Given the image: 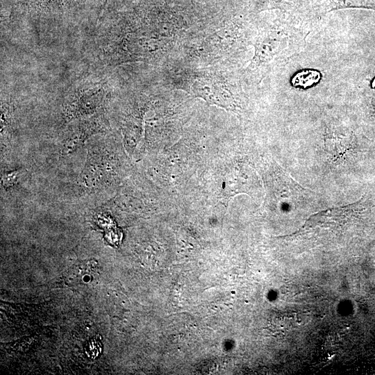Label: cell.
Masks as SVG:
<instances>
[{"label":"cell","instance_id":"6da1fadb","mask_svg":"<svg viewBox=\"0 0 375 375\" xmlns=\"http://www.w3.org/2000/svg\"><path fill=\"white\" fill-rule=\"evenodd\" d=\"M92 7L100 17L97 0H19L9 6L10 17L31 22L60 19Z\"/></svg>","mask_w":375,"mask_h":375},{"label":"cell","instance_id":"7a4b0ae2","mask_svg":"<svg viewBox=\"0 0 375 375\" xmlns=\"http://www.w3.org/2000/svg\"><path fill=\"white\" fill-rule=\"evenodd\" d=\"M105 88L101 83H86L74 88L66 100L65 117L73 119L95 112L106 98Z\"/></svg>","mask_w":375,"mask_h":375},{"label":"cell","instance_id":"3957f363","mask_svg":"<svg viewBox=\"0 0 375 375\" xmlns=\"http://www.w3.org/2000/svg\"><path fill=\"white\" fill-rule=\"evenodd\" d=\"M190 89L194 97L202 99L209 105L228 111H238L239 106L233 93L219 81L210 78H199L194 81Z\"/></svg>","mask_w":375,"mask_h":375},{"label":"cell","instance_id":"277c9868","mask_svg":"<svg viewBox=\"0 0 375 375\" xmlns=\"http://www.w3.org/2000/svg\"><path fill=\"white\" fill-rule=\"evenodd\" d=\"M288 36L289 33L283 30L260 31L254 44V54L249 67L254 69L272 61L286 47Z\"/></svg>","mask_w":375,"mask_h":375},{"label":"cell","instance_id":"5b68a950","mask_svg":"<svg viewBox=\"0 0 375 375\" xmlns=\"http://www.w3.org/2000/svg\"><path fill=\"white\" fill-rule=\"evenodd\" d=\"M356 147L354 138L338 130L328 129L324 138V149L333 163H343Z\"/></svg>","mask_w":375,"mask_h":375},{"label":"cell","instance_id":"8992f818","mask_svg":"<svg viewBox=\"0 0 375 375\" xmlns=\"http://www.w3.org/2000/svg\"><path fill=\"white\" fill-rule=\"evenodd\" d=\"M99 272V266L96 260H87L74 265L65 272L56 283L58 286H73L81 283H88L93 281Z\"/></svg>","mask_w":375,"mask_h":375},{"label":"cell","instance_id":"52a82bcc","mask_svg":"<svg viewBox=\"0 0 375 375\" xmlns=\"http://www.w3.org/2000/svg\"><path fill=\"white\" fill-rule=\"evenodd\" d=\"M347 8L375 10V0H330L326 6V11Z\"/></svg>","mask_w":375,"mask_h":375},{"label":"cell","instance_id":"ba28073f","mask_svg":"<svg viewBox=\"0 0 375 375\" xmlns=\"http://www.w3.org/2000/svg\"><path fill=\"white\" fill-rule=\"evenodd\" d=\"M282 4L285 5L288 9L296 10H307L309 7L316 6L319 1L323 0H278ZM330 1V0H329Z\"/></svg>","mask_w":375,"mask_h":375},{"label":"cell","instance_id":"9c48e42d","mask_svg":"<svg viewBox=\"0 0 375 375\" xmlns=\"http://www.w3.org/2000/svg\"><path fill=\"white\" fill-rule=\"evenodd\" d=\"M101 349L102 346L100 340L93 339L88 342L85 349V352L88 356L96 358L101 353Z\"/></svg>","mask_w":375,"mask_h":375},{"label":"cell","instance_id":"30bf717a","mask_svg":"<svg viewBox=\"0 0 375 375\" xmlns=\"http://www.w3.org/2000/svg\"><path fill=\"white\" fill-rule=\"evenodd\" d=\"M21 172L19 170L14 171L3 175L2 177V183L3 186H12L17 183V181L19 178Z\"/></svg>","mask_w":375,"mask_h":375},{"label":"cell","instance_id":"8fae6325","mask_svg":"<svg viewBox=\"0 0 375 375\" xmlns=\"http://www.w3.org/2000/svg\"><path fill=\"white\" fill-rule=\"evenodd\" d=\"M100 8H101V16L103 12L104 9L106 8L109 0H97Z\"/></svg>","mask_w":375,"mask_h":375},{"label":"cell","instance_id":"7c38bea8","mask_svg":"<svg viewBox=\"0 0 375 375\" xmlns=\"http://www.w3.org/2000/svg\"><path fill=\"white\" fill-rule=\"evenodd\" d=\"M374 251H375V242L374 243Z\"/></svg>","mask_w":375,"mask_h":375}]
</instances>
